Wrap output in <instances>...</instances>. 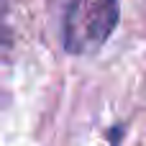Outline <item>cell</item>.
Segmentation results:
<instances>
[{"label":"cell","instance_id":"obj_1","mask_svg":"<svg viewBox=\"0 0 146 146\" xmlns=\"http://www.w3.org/2000/svg\"><path fill=\"white\" fill-rule=\"evenodd\" d=\"M118 21L115 0H62V38L72 54H90L105 44Z\"/></svg>","mask_w":146,"mask_h":146}]
</instances>
